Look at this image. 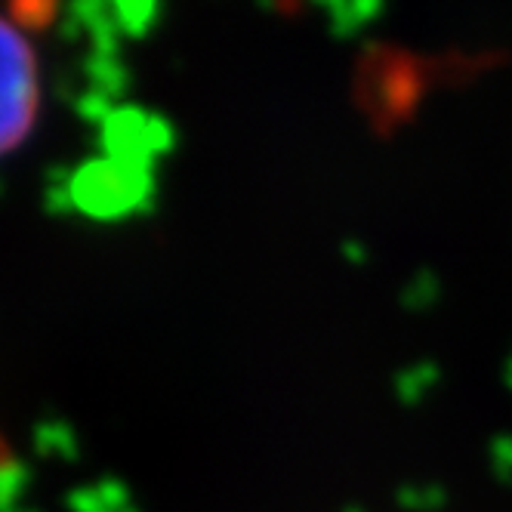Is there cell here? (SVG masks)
Instances as JSON below:
<instances>
[{
    "label": "cell",
    "instance_id": "1",
    "mask_svg": "<svg viewBox=\"0 0 512 512\" xmlns=\"http://www.w3.org/2000/svg\"><path fill=\"white\" fill-rule=\"evenodd\" d=\"M38 59L25 34L0 16V158L28 136L38 115Z\"/></svg>",
    "mask_w": 512,
    "mask_h": 512
}]
</instances>
